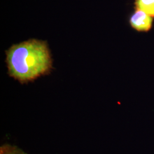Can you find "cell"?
Wrapping results in <instances>:
<instances>
[{
    "instance_id": "cell-1",
    "label": "cell",
    "mask_w": 154,
    "mask_h": 154,
    "mask_svg": "<svg viewBox=\"0 0 154 154\" xmlns=\"http://www.w3.org/2000/svg\"><path fill=\"white\" fill-rule=\"evenodd\" d=\"M6 62L9 75L22 82L47 74L52 66L47 44L37 39L11 46L6 52Z\"/></svg>"
},
{
    "instance_id": "cell-2",
    "label": "cell",
    "mask_w": 154,
    "mask_h": 154,
    "mask_svg": "<svg viewBox=\"0 0 154 154\" xmlns=\"http://www.w3.org/2000/svg\"><path fill=\"white\" fill-rule=\"evenodd\" d=\"M152 20L145 12L138 10L131 17L130 23L132 28L138 31H148L152 25Z\"/></svg>"
},
{
    "instance_id": "cell-3",
    "label": "cell",
    "mask_w": 154,
    "mask_h": 154,
    "mask_svg": "<svg viewBox=\"0 0 154 154\" xmlns=\"http://www.w3.org/2000/svg\"><path fill=\"white\" fill-rule=\"evenodd\" d=\"M136 6L138 10L154 17V0H136Z\"/></svg>"
}]
</instances>
